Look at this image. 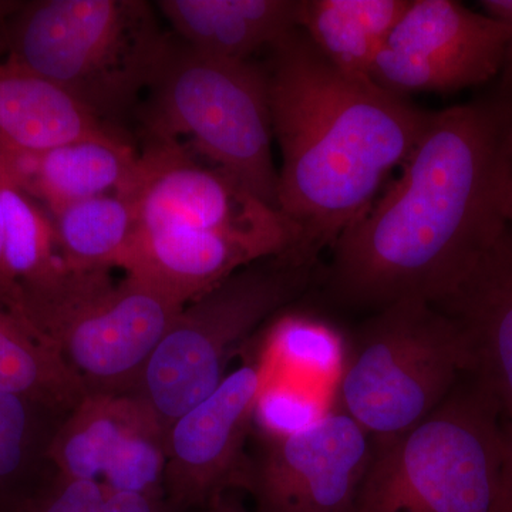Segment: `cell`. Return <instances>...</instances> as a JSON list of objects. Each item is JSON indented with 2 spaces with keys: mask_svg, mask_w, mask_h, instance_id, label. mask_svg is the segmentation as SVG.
I'll return each instance as SVG.
<instances>
[{
  "mask_svg": "<svg viewBox=\"0 0 512 512\" xmlns=\"http://www.w3.org/2000/svg\"><path fill=\"white\" fill-rule=\"evenodd\" d=\"M146 93L150 137L185 138V147L279 211L265 67L204 55L168 36Z\"/></svg>",
  "mask_w": 512,
  "mask_h": 512,
  "instance_id": "5b68a950",
  "label": "cell"
},
{
  "mask_svg": "<svg viewBox=\"0 0 512 512\" xmlns=\"http://www.w3.org/2000/svg\"><path fill=\"white\" fill-rule=\"evenodd\" d=\"M410 0H302L299 28L342 72L370 77Z\"/></svg>",
  "mask_w": 512,
  "mask_h": 512,
  "instance_id": "d6986e66",
  "label": "cell"
},
{
  "mask_svg": "<svg viewBox=\"0 0 512 512\" xmlns=\"http://www.w3.org/2000/svg\"><path fill=\"white\" fill-rule=\"evenodd\" d=\"M269 52L272 133L282 157L279 211L301 231V256L312 264L373 204L434 111L342 72L301 28Z\"/></svg>",
  "mask_w": 512,
  "mask_h": 512,
  "instance_id": "7a4b0ae2",
  "label": "cell"
},
{
  "mask_svg": "<svg viewBox=\"0 0 512 512\" xmlns=\"http://www.w3.org/2000/svg\"><path fill=\"white\" fill-rule=\"evenodd\" d=\"M470 367L454 319L433 303L404 299L360 329L339 373L340 406L373 440L390 439L436 412Z\"/></svg>",
  "mask_w": 512,
  "mask_h": 512,
  "instance_id": "52a82bcc",
  "label": "cell"
},
{
  "mask_svg": "<svg viewBox=\"0 0 512 512\" xmlns=\"http://www.w3.org/2000/svg\"><path fill=\"white\" fill-rule=\"evenodd\" d=\"M437 308L466 339L476 386L512 421V222Z\"/></svg>",
  "mask_w": 512,
  "mask_h": 512,
  "instance_id": "4fadbf2b",
  "label": "cell"
},
{
  "mask_svg": "<svg viewBox=\"0 0 512 512\" xmlns=\"http://www.w3.org/2000/svg\"><path fill=\"white\" fill-rule=\"evenodd\" d=\"M265 386L264 367L247 363L167 431L164 495L175 511L205 508L229 487H247L245 441Z\"/></svg>",
  "mask_w": 512,
  "mask_h": 512,
  "instance_id": "8fae6325",
  "label": "cell"
},
{
  "mask_svg": "<svg viewBox=\"0 0 512 512\" xmlns=\"http://www.w3.org/2000/svg\"><path fill=\"white\" fill-rule=\"evenodd\" d=\"M165 431L151 420L121 443L101 474L109 490L164 494Z\"/></svg>",
  "mask_w": 512,
  "mask_h": 512,
  "instance_id": "cb8c5ba5",
  "label": "cell"
},
{
  "mask_svg": "<svg viewBox=\"0 0 512 512\" xmlns=\"http://www.w3.org/2000/svg\"><path fill=\"white\" fill-rule=\"evenodd\" d=\"M494 512H512V421L504 429L503 464Z\"/></svg>",
  "mask_w": 512,
  "mask_h": 512,
  "instance_id": "83f0119b",
  "label": "cell"
},
{
  "mask_svg": "<svg viewBox=\"0 0 512 512\" xmlns=\"http://www.w3.org/2000/svg\"><path fill=\"white\" fill-rule=\"evenodd\" d=\"M156 413L134 393L87 392L53 434L47 460L72 480L100 481L121 443Z\"/></svg>",
  "mask_w": 512,
  "mask_h": 512,
  "instance_id": "ac0fdd59",
  "label": "cell"
},
{
  "mask_svg": "<svg viewBox=\"0 0 512 512\" xmlns=\"http://www.w3.org/2000/svg\"><path fill=\"white\" fill-rule=\"evenodd\" d=\"M271 345L282 362L320 376L340 373L346 359L339 333L306 316L289 315L276 320Z\"/></svg>",
  "mask_w": 512,
  "mask_h": 512,
  "instance_id": "d4e9b609",
  "label": "cell"
},
{
  "mask_svg": "<svg viewBox=\"0 0 512 512\" xmlns=\"http://www.w3.org/2000/svg\"><path fill=\"white\" fill-rule=\"evenodd\" d=\"M67 269L121 268L138 229L136 205L123 192L74 202L50 215Z\"/></svg>",
  "mask_w": 512,
  "mask_h": 512,
  "instance_id": "ffe728a7",
  "label": "cell"
},
{
  "mask_svg": "<svg viewBox=\"0 0 512 512\" xmlns=\"http://www.w3.org/2000/svg\"><path fill=\"white\" fill-rule=\"evenodd\" d=\"M372 451V437L352 417L326 413L308 429L266 440L245 488L256 512H350Z\"/></svg>",
  "mask_w": 512,
  "mask_h": 512,
  "instance_id": "7c38bea8",
  "label": "cell"
},
{
  "mask_svg": "<svg viewBox=\"0 0 512 512\" xmlns=\"http://www.w3.org/2000/svg\"><path fill=\"white\" fill-rule=\"evenodd\" d=\"M204 512H245L234 501L229 500L227 495H221L217 500L212 501L210 505L204 508Z\"/></svg>",
  "mask_w": 512,
  "mask_h": 512,
  "instance_id": "f546056e",
  "label": "cell"
},
{
  "mask_svg": "<svg viewBox=\"0 0 512 512\" xmlns=\"http://www.w3.org/2000/svg\"><path fill=\"white\" fill-rule=\"evenodd\" d=\"M302 0H161L174 36L204 55L248 62L299 28Z\"/></svg>",
  "mask_w": 512,
  "mask_h": 512,
  "instance_id": "2e32d148",
  "label": "cell"
},
{
  "mask_svg": "<svg viewBox=\"0 0 512 512\" xmlns=\"http://www.w3.org/2000/svg\"><path fill=\"white\" fill-rule=\"evenodd\" d=\"M309 268L293 254L264 259L181 309L134 392L156 413L165 436L220 386L232 353L301 291Z\"/></svg>",
  "mask_w": 512,
  "mask_h": 512,
  "instance_id": "ba28073f",
  "label": "cell"
},
{
  "mask_svg": "<svg viewBox=\"0 0 512 512\" xmlns=\"http://www.w3.org/2000/svg\"><path fill=\"white\" fill-rule=\"evenodd\" d=\"M5 55V42H3L2 32H0V62H2V57Z\"/></svg>",
  "mask_w": 512,
  "mask_h": 512,
  "instance_id": "d6a6232c",
  "label": "cell"
},
{
  "mask_svg": "<svg viewBox=\"0 0 512 512\" xmlns=\"http://www.w3.org/2000/svg\"><path fill=\"white\" fill-rule=\"evenodd\" d=\"M137 165V151L116 133L45 150H0V175L50 215L99 195L126 194Z\"/></svg>",
  "mask_w": 512,
  "mask_h": 512,
  "instance_id": "9a60e30c",
  "label": "cell"
},
{
  "mask_svg": "<svg viewBox=\"0 0 512 512\" xmlns=\"http://www.w3.org/2000/svg\"><path fill=\"white\" fill-rule=\"evenodd\" d=\"M109 133L114 131L62 87L0 62V150H45Z\"/></svg>",
  "mask_w": 512,
  "mask_h": 512,
  "instance_id": "e0dca14e",
  "label": "cell"
},
{
  "mask_svg": "<svg viewBox=\"0 0 512 512\" xmlns=\"http://www.w3.org/2000/svg\"><path fill=\"white\" fill-rule=\"evenodd\" d=\"M512 35L454 0H410L370 79L394 94L454 93L504 72Z\"/></svg>",
  "mask_w": 512,
  "mask_h": 512,
  "instance_id": "30bf717a",
  "label": "cell"
},
{
  "mask_svg": "<svg viewBox=\"0 0 512 512\" xmlns=\"http://www.w3.org/2000/svg\"><path fill=\"white\" fill-rule=\"evenodd\" d=\"M400 168L333 244L330 291L350 305H439L507 227L512 60L490 93L434 111Z\"/></svg>",
  "mask_w": 512,
  "mask_h": 512,
  "instance_id": "6da1fadb",
  "label": "cell"
},
{
  "mask_svg": "<svg viewBox=\"0 0 512 512\" xmlns=\"http://www.w3.org/2000/svg\"><path fill=\"white\" fill-rule=\"evenodd\" d=\"M126 194L138 227L218 232L258 242L275 256H301V231L288 217L171 138L150 137Z\"/></svg>",
  "mask_w": 512,
  "mask_h": 512,
  "instance_id": "9c48e42d",
  "label": "cell"
},
{
  "mask_svg": "<svg viewBox=\"0 0 512 512\" xmlns=\"http://www.w3.org/2000/svg\"><path fill=\"white\" fill-rule=\"evenodd\" d=\"M0 299L79 377L87 392L134 393L184 306L133 276L62 265L29 282H0Z\"/></svg>",
  "mask_w": 512,
  "mask_h": 512,
  "instance_id": "277c9868",
  "label": "cell"
},
{
  "mask_svg": "<svg viewBox=\"0 0 512 512\" xmlns=\"http://www.w3.org/2000/svg\"><path fill=\"white\" fill-rule=\"evenodd\" d=\"M2 512H120L116 495L100 481L49 474L30 493Z\"/></svg>",
  "mask_w": 512,
  "mask_h": 512,
  "instance_id": "484cf974",
  "label": "cell"
},
{
  "mask_svg": "<svg viewBox=\"0 0 512 512\" xmlns=\"http://www.w3.org/2000/svg\"><path fill=\"white\" fill-rule=\"evenodd\" d=\"M86 393L82 380L0 299V394L67 414Z\"/></svg>",
  "mask_w": 512,
  "mask_h": 512,
  "instance_id": "44dd1931",
  "label": "cell"
},
{
  "mask_svg": "<svg viewBox=\"0 0 512 512\" xmlns=\"http://www.w3.org/2000/svg\"><path fill=\"white\" fill-rule=\"evenodd\" d=\"M477 386L451 393L412 430L373 440L350 512H494L504 429Z\"/></svg>",
  "mask_w": 512,
  "mask_h": 512,
  "instance_id": "8992f818",
  "label": "cell"
},
{
  "mask_svg": "<svg viewBox=\"0 0 512 512\" xmlns=\"http://www.w3.org/2000/svg\"><path fill=\"white\" fill-rule=\"evenodd\" d=\"M274 256L258 242L218 232L138 227L121 269L185 306L245 266Z\"/></svg>",
  "mask_w": 512,
  "mask_h": 512,
  "instance_id": "5bb4252c",
  "label": "cell"
},
{
  "mask_svg": "<svg viewBox=\"0 0 512 512\" xmlns=\"http://www.w3.org/2000/svg\"><path fill=\"white\" fill-rule=\"evenodd\" d=\"M326 412L318 397L298 387L265 386L256 402L254 420L265 440L291 436L308 429Z\"/></svg>",
  "mask_w": 512,
  "mask_h": 512,
  "instance_id": "4316f807",
  "label": "cell"
},
{
  "mask_svg": "<svg viewBox=\"0 0 512 512\" xmlns=\"http://www.w3.org/2000/svg\"><path fill=\"white\" fill-rule=\"evenodd\" d=\"M3 249L0 282L36 281L62 268L49 212L0 175Z\"/></svg>",
  "mask_w": 512,
  "mask_h": 512,
  "instance_id": "603a6c76",
  "label": "cell"
},
{
  "mask_svg": "<svg viewBox=\"0 0 512 512\" xmlns=\"http://www.w3.org/2000/svg\"><path fill=\"white\" fill-rule=\"evenodd\" d=\"M0 32L5 60L62 87L103 123L147 92L168 39L141 0L0 2Z\"/></svg>",
  "mask_w": 512,
  "mask_h": 512,
  "instance_id": "3957f363",
  "label": "cell"
},
{
  "mask_svg": "<svg viewBox=\"0 0 512 512\" xmlns=\"http://www.w3.org/2000/svg\"><path fill=\"white\" fill-rule=\"evenodd\" d=\"M64 417L25 397L0 394V512L52 473L47 450Z\"/></svg>",
  "mask_w": 512,
  "mask_h": 512,
  "instance_id": "7402d4cb",
  "label": "cell"
},
{
  "mask_svg": "<svg viewBox=\"0 0 512 512\" xmlns=\"http://www.w3.org/2000/svg\"><path fill=\"white\" fill-rule=\"evenodd\" d=\"M484 15L503 25L512 35V0H483Z\"/></svg>",
  "mask_w": 512,
  "mask_h": 512,
  "instance_id": "f1b7e54d",
  "label": "cell"
},
{
  "mask_svg": "<svg viewBox=\"0 0 512 512\" xmlns=\"http://www.w3.org/2000/svg\"><path fill=\"white\" fill-rule=\"evenodd\" d=\"M507 217H508V222H512V173H511L510 187H508Z\"/></svg>",
  "mask_w": 512,
  "mask_h": 512,
  "instance_id": "1f68e13d",
  "label": "cell"
},
{
  "mask_svg": "<svg viewBox=\"0 0 512 512\" xmlns=\"http://www.w3.org/2000/svg\"><path fill=\"white\" fill-rule=\"evenodd\" d=\"M2 249H3V207H2V194H0V262H2Z\"/></svg>",
  "mask_w": 512,
  "mask_h": 512,
  "instance_id": "4dcf8cb0",
  "label": "cell"
}]
</instances>
